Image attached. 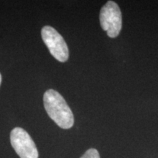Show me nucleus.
<instances>
[{"label": "nucleus", "mask_w": 158, "mask_h": 158, "mask_svg": "<svg viewBox=\"0 0 158 158\" xmlns=\"http://www.w3.org/2000/svg\"><path fill=\"white\" fill-rule=\"evenodd\" d=\"M1 83H2V76H1V73H0V85H1Z\"/></svg>", "instance_id": "6"}, {"label": "nucleus", "mask_w": 158, "mask_h": 158, "mask_svg": "<svg viewBox=\"0 0 158 158\" xmlns=\"http://www.w3.org/2000/svg\"><path fill=\"white\" fill-rule=\"evenodd\" d=\"M43 102L49 117L62 129L73 126L74 116L64 98L54 89H48L43 95Z\"/></svg>", "instance_id": "1"}, {"label": "nucleus", "mask_w": 158, "mask_h": 158, "mask_svg": "<svg viewBox=\"0 0 158 158\" xmlns=\"http://www.w3.org/2000/svg\"><path fill=\"white\" fill-rule=\"evenodd\" d=\"M43 42L48 47L51 54L59 62H64L69 58V50L62 35L50 26H45L41 30Z\"/></svg>", "instance_id": "3"}, {"label": "nucleus", "mask_w": 158, "mask_h": 158, "mask_svg": "<svg viewBox=\"0 0 158 158\" xmlns=\"http://www.w3.org/2000/svg\"><path fill=\"white\" fill-rule=\"evenodd\" d=\"M81 158H100V154L95 149H89L83 155Z\"/></svg>", "instance_id": "5"}, {"label": "nucleus", "mask_w": 158, "mask_h": 158, "mask_svg": "<svg viewBox=\"0 0 158 158\" xmlns=\"http://www.w3.org/2000/svg\"><path fill=\"white\" fill-rule=\"evenodd\" d=\"M10 143L21 158H38V151L29 133L21 127H15L10 133Z\"/></svg>", "instance_id": "4"}, {"label": "nucleus", "mask_w": 158, "mask_h": 158, "mask_svg": "<svg viewBox=\"0 0 158 158\" xmlns=\"http://www.w3.org/2000/svg\"><path fill=\"white\" fill-rule=\"evenodd\" d=\"M100 22L108 36L114 38L119 35L122 27V12L114 1H108L100 10Z\"/></svg>", "instance_id": "2"}]
</instances>
